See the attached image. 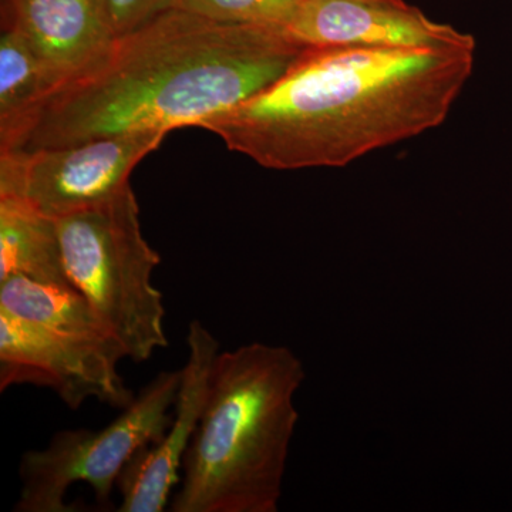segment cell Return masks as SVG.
Wrapping results in <instances>:
<instances>
[{"label": "cell", "instance_id": "cell-15", "mask_svg": "<svg viewBox=\"0 0 512 512\" xmlns=\"http://www.w3.org/2000/svg\"><path fill=\"white\" fill-rule=\"evenodd\" d=\"M175 3L177 0H107L117 37L138 28L158 13L174 8Z\"/></svg>", "mask_w": 512, "mask_h": 512}, {"label": "cell", "instance_id": "cell-9", "mask_svg": "<svg viewBox=\"0 0 512 512\" xmlns=\"http://www.w3.org/2000/svg\"><path fill=\"white\" fill-rule=\"evenodd\" d=\"M188 356L174 403V419L163 439L140 448L117 481L119 512H161L170 507L175 485L192 437L200 423L212 367L220 343L200 320H192L187 333Z\"/></svg>", "mask_w": 512, "mask_h": 512}, {"label": "cell", "instance_id": "cell-5", "mask_svg": "<svg viewBox=\"0 0 512 512\" xmlns=\"http://www.w3.org/2000/svg\"><path fill=\"white\" fill-rule=\"evenodd\" d=\"M183 372L158 373L109 426L99 431L62 430L42 450L20 461L22 491L16 512L76 511L64 501L73 484L92 487L99 507L110 508L120 474L140 448L158 443L173 423Z\"/></svg>", "mask_w": 512, "mask_h": 512}, {"label": "cell", "instance_id": "cell-16", "mask_svg": "<svg viewBox=\"0 0 512 512\" xmlns=\"http://www.w3.org/2000/svg\"><path fill=\"white\" fill-rule=\"evenodd\" d=\"M383 2L403 3L406 2V0H383Z\"/></svg>", "mask_w": 512, "mask_h": 512}, {"label": "cell", "instance_id": "cell-13", "mask_svg": "<svg viewBox=\"0 0 512 512\" xmlns=\"http://www.w3.org/2000/svg\"><path fill=\"white\" fill-rule=\"evenodd\" d=\"M60 82L13 26L0 37V138L8 136L37 109Z\"/></svg>", "mask_w": 512, "mask_h": 512}, {"label": "cell", "instance_id": "cell-14", "mask_svg": "<svg viewBox=\"0 0 512 512\" xmlns=\"http://www.w3.org/2000/svg\"><path fill=\"white\" fill-rule=\"evenodd\" d=\"M299 0H177L174 8L191 10L221 22L284 28Z\"/></svg>", "mask_w": 512, "mask_h": 512}, {"label": "cell", "instance_id": "cell-11", "mask_svg": "<svg viewBox=\"0 0 512 512\" xmlns=\"http://www.w3.org/2000/svg\"><path fill=\"white\" fill-rule=\"evenodd\" d=\"M0 308L111 365L119 366L127 357L119 339L74 289L10 276L0 282Z\"/></svg>", "mask_w": 512, "mask_h": 512}, {"label": "cell", "instance_id": "cell-4", "mask_svg": "<svg viewBox=\"0 0 512 512\" xmlns=\"http://www.w3.org/2000/svg\"><path fill=\"white\" fill-rule=\"evenodd\" d=\"M56 224L73 288L119 339L128 359L143 363L167 348L163 295L153 285L161 258L141 231L131 184Z\"/></svg>", "mask_w": 512, "mask_h": 512}, {"label": "cell", "instance_id": "cell-3", "mask_svg": "<svg viewBox=\"0 0 512 512\" xmlns=\"http://www.w3.org/2000/svg\"><path fill=\"white\" fill-rule=\"evenodd\" d=\"M291 349L249 343L218 353L173 512H276L305 380Z\"/></svg>", "mask_w": 512, "mask_h": 512}, {"label": "cell", "instance_id": "cell-7", "mask_svg": "<svg viewBox=\"0 0 512 512\" xmlns=\"http://www.w3.org/2000/svg\"><path fill=\"white\" fill-rule=\"evenodd\" d=\"M20 384L53 390L72 410L90 399L124 409L134 399L116 365L0 308V390Z\"/></svg>", "mask_w": 512, "mask_h": 512}, {"label": "cell", "instance_id": "cell-10", "mask_svg": "<svg viewBox=\"0 0 512 512\" xmlns=\"http://www.w3.org/2000/svg\"><path fill=\"white\" fill-rule=\"evenodd\" d=\"M3 15L60 87L101 62L117 39L107 0H5Z\"/></svg>", "mask_w": 512, "mask_h": 512}, {"label": "cell", "instance_id": "cell-6", "mask_svg": "<svg viewBox=\"0 0 512 512\" xmlns=\"http://www.w3.org/2000/svg\"><path fill=\"white\" fill-rule=\"evenodd\" d=\"M167 131L96 138L33 153L0 154V197L19 198L57 220L109 201Z\"/></svg>", "mask_w": 512, "mask_h": 512}, {"label": "cell", "instance_id": "cell-8", "mask_svg": "<svg viewBox=\"0 0 512 512\" xmlns=\"http://www.w3.org/2000/svg\"><path fill=\"white\" fill-rule=\"evenodd\" d=\"M285 30L309 47L477 50L476 37L434 22L406 2L299 0Z\"/></svg>", "mask_w": 512, "mask_h": 512}, {"label": "cell", "instance_id": "cell-1", "mask_svg": "<svg viewBox=\"0 0 512 512\" xmlns=\"http://www.w3.org/2000/svg\"><path fill=\"white\" fill-rule=\"evenodd\" d=\"M308 49L278 26L164 10L50 94L0 138V154L198 127L271 86Z\"/></svg>", "mask_w": 512, "mask_h": 512}, {"label": "cell", "instance_id": "cell-12", "mask_svg": "<svg viewBox=\"0 0 512 512\" xmlns=\"http://www.w3.org/2000/svg\"><path fill=\"white\" fill-rule=\"evenodd\" d=\"M10 276L74 289L56 220L19 198L0 197V282Z\"/></svg>", "mask_w": 512, "mask_h": 512}, {"label": "cell", "instance_id": "cell-2", "mask_svg": "<svg viewBox=\"0 0 512 512\" xmlns=\"http://www.w3.org/2000/svg\"><path fill=\"white\" fill-rule=\"evenodd\" d=\"M476 52L309 47L261 93L200 124L268 170L339 168L447 120Z\"/></svg>", "mask_w": 512, "mask_h": 512}]
</instances>
